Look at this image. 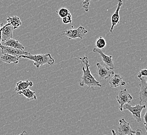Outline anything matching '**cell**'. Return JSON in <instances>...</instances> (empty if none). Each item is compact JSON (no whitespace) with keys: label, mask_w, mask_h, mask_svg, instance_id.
<instances>
[{"label":"cell","mask_w":147,"mask_h":135,"mask_svg":"<svg viewBox=\"0 0 147 135\" xmlns=\"http://www.w3.org/2000/svg\"><path fill=\"white\" fill-rule=\"evenodd\" d=\"M1 25H2V24H1V23H0V30H1V29H2V27H1Z\"/></svg>","instance_id":"28"},{"label":"cell","mask_w":147,"mask_h":135,"mask_svg":"<svg viewBox=\"0 0 147 135\" xmlns=\"http://www.w3.org/2000/svg\"><path fill=\"white\" fill-rule=\"evenodd\" d=\"M76 59L80 60L85 65V67L82 68V76L79 83V85L80 86H87L93 90L95 87H102L100 82L94 78L91 73L88 57L83 56L77 57Z\"/></svg>","instance_id":"1"},{"label":"cell","mask_w":147,"mask_h":135,"mask_svg":"<svg viewBox=\"0 0 147 135\" xmlns=\"http://www.w3.org/2000/svg\"><path fill=\"white\" fill-rule=\"evenodd\" d=\"M134 135H143V133L142 132V130L140 129H138V130H135V133H134Z\"/></svg>","instance_id":"25"},{"label":"cell","mask_w":147,"mask_h":135,"mask_svg":"<svg viewBox=\"0 0 147 135\" xmlns=\"http://www.w3.org/2000/svg\"><path fill=\"white\" fill-rule=\"evenodd\" d=\"M88 30L82 26H79L77 29H71L62 31L61 35L67 37L69 39H82L85 34L88 33Z\"/></svg>","instance_id":"3"},{"label":"cell","mask_w":147,"mask_h":135,"mask_svg":"<svg viewBox=\"0 0 147 135\" xmlns=\"http://www.w3.org/2000/svg\"><path fill=\"white\" fill-rule=\"evenodd\" d=\"M2 29L0 30V48H1V47L2 46V45L1 44V42H2Z\"/></svg>","instance_id":"26"},{"label":"cell","mask_w":147,"mask_h":135,"mask_svg":"<svg viewBox=\"0 0 147 135\" xmlns=\"http://www.w3.org/2000/svg\"><path fill=\"white\" fill-rule=\"evenodd\" d=\"M6 20L7 23L11 24L14 30L18 28L20 25H22V22L20 19V17L17 16H13L11 17H9Z\"/></svg>","instance_id":"18"},{"label":"cell","mask_w":147,"mask_h":135,"mask_svg":"<svg viewBox=\"0 0 147 135\" xmlns=\"http://www.w3.org/2000/svg\"><path fill=\"white\" fill-rule=\"evenodd\" d=\"M33 85H34L33 82L30 81L29 80L20 81L16 83V86L15 87V90L18 92L19 91L24 90L29 87H32Z\"/></svg>","instance_id":"16"},{"label":"cell","mask_w":147,"mask_h":135,"mask_svg":"<svg viewBox=\"0 0 147 135\" xmlns=\"http://www.w3.org/2000/svg\"><path fill=\"white\" fill-rule=\"evenodd\" d=\"M113 77L109 81V84L111 87H116L123 86L126 85V82L123 80V79L119 74H113Z\"/></svg>","instance_id":"13"},{"label":"cell","mask_w":147,"mask_h":135,"mask_svg":"<svg viewBox=\"0 0 147 135\" xmlns=\"http://www.w3.org/2000/svg\"><path fill=\"white\" fill-rule=\"evenodd\" d=\"M0 58L3 62H5L8 64L11 63L14 64H17L21 58L20 57L14 56L7 53H3L2 54Z\"/></svg>","instance_id":"14"},{"label":"cell","mask_w":147,"mask_h":135,"mask_svg":"<svg viewBox=\"0 0 147 135\" xmlns=\"http://www.w3.org/2000/svg\"><path fill=\"white\" fill-rule=\"evenodd\" d=\"M14 28L13 26L7 23L5 25L2 27V41L4 42L7 39L13 37V34Z\"/></svg>","instance_id":"12"},{"label":"cell","mask_w":147,"mask_h":135,"mask_svg":"<svg viewBox=\"0 0 147 135\" xmlns=\"http://www.w3.org/2000/svg\"><path fill=\"white\" fill-rule=\"evenodd\" d=\"M91 0H82V8L86 12L89 11V6Z\"/></svg>","instance_id":"22"},{"label":"cell","mask_w":147,"mask_h":135,"mask_svg":"<svg viewBox=\"0 0 147 135\" xmlns=\"http://www.w3.org/2000/svg\"><path fill=\"white\" fill-rule=\"evenodd\" d=\"M117 131L119 135H134L135 133V130L131 129L129 123L125 121L123 118H120L119 120Z\"/></svg>","instance_id":"7"},{"label":"cell","mask_w":147,"mask_h":135,"mask_svg":"<svg viewBox=\"0 0 147 135\" xmlns=\"http://www.w3.org/2000/svg\"><path fill=\"white\" fill-rule=\"evenodd\" d=\"M62 22L65 25L71 24V23H72V15H71V13H69L66 16L63 18Z\"/></svg>","instance_id":"21"},{"label":"cell","mask_w":147,"mask_h":135,"mask_svg":"<svg viewBox=\"0 0 147 135\" xmlns=\"http://www.w3.org/2000/svg\"><path fill=\"white\" fill-rule=\"evenodd\" d=\"M146 108V105L145 104H138L132 106L129 104H125L123 107V110H128L131 113L133 118L138 123L142 122L141 114H142V111Z\"/></svg>","instance_id":"4"},{"label":"cell","mask_w":147,"mask_h":135,"mask_svg":"<svg viewBox=\"0 0 147 135\" xmlns=\"http://www.w3.org/2000/svg\"><path fill=\"white\" fill-rule=\"evenodd\" d=\"M142 76H147V68H145L144 69H142L138 73L137 78L138 79H140V78H142Z\"/></svg>","instance_id":"23"},{"label":"cell","mask_w":147,"mask_h":135,"mask_svg":"<svg viewBox=\"0 0 147 135\" xmlns=\"http://www.w3.org/2000/svg\"><path fill=\"white\" fill-rule=\"evenodd\" d=\"M111 132H112V134H113V135H116V132H115V130H111Z\"/></svg>","instance_id":"27"},{"label":"cell","mask_w":147,"mask_h":135,"mask_svg":"<svg viewBox=\"0 0 147 135\" xmlns=\"http://www.w3.org/2000/svg\"><path fill=\"white\" fill-rule=\"evenodd\" d=\"M3 45L7 46L14 47V48H18L22 50H24L25 49V47L18 40L13 39V37L4 41Z\"/></svg>","instance_id":"15"},{"label":"cell","mask_w":147,"mask_h":135,"mask_svg":"<svg viewBox=\"0 0 147 135\" xmlns=\"http://www.w3.org/2000/svg\"><path fill=\"white\" fill-rule=\"evenodd\" d=\"M107 45V42L103 37H99L96 41L95 46L96 47L100 49H103Z\"/></svg>","instance_id":"19"},{"label":"cell","mask_w":147,"mask_h":135,"mask_svg":"<svg viewBox=\"0 0 147 135\" xmlns=\"http://www.w3.org/2000/svg\"><path fill=\"white\" fill-rule=\"evenodd\" d=\"M147 111L146 110V112L144 113V128L146 130V134H147Z\"/></svg>","instance_id":"24"},{"label":"cell","mask_w":147,"mask_h":135,"mask_svg":"<svg viewBox=\"0 0 147 135\" xmlns=\"http://www.w3.org/2000/svg\"><path fill=\"white\" fill-rule=\"evenodd\" d=\"M93 53H98L102 58V61L105 63V65L108 67L109 69H110L112 70H113L114 69V63L113 61V57L112 55L109 56L107 55L103 52H102L101 49H100L96 47H94L93 48Z\"/></svg>","instance_id":"10"},{"label":"cell","mask_w":147,"mask_h":135,"mask_svg":"<svg viewBox=\"0 0 147 135\" xmlns=\"http://www.w3.org/2000/svg\"><path fill=\"white\" fill-rule=\"evenodd\" d=\"M139 87L140 92L139 93V104L146 105L147 102V76H142L140 79Z\"/></svg>","instance_id":"6"},{"label":"cell","mask_w":147,"mask_h":135,"mask_svg":"<svg viewBox=\"0 0 147 135\" xmlns=\"http://www.w3.org/2000/svg\"><path fill=\"white\" fill-rule=\"evenodd\" d=\"M123 5V2L122 0H118L117 1V7H116L115 11L112 14L111 18V27L110 29V32L111 33H113V30L114 27L119 23L120 17H119V13L121 7H122Z\"/></svg>","instance_id":"11"},{"label":"cell","mask_w":147,"mask_h":135,"mask_svg":"<svg viewBox=\"0 0 147 135\" xmlns=\"http://www.w3.org/2000/svg\"><path fill=\"white\" fill-rule=\"evenodd\" d=\"M116 99L118 104H119V110L123 111V107L126 104H129L133 99V97L128 93L126 88L120 89L119 90L118 95L116 97Z\"/></svg>","instance_id":"5"},{"label":"cell","mask_w":147,"mask_h":135,"mask_svg":"<svg viewBox=\"0 0 147 135\" xmlns=\"http://www.w3.org/2000/svg\"><path fill=\"white\" fill-rule=\"evenodd\" d=\"M0 49L1 50L2 54L7 53L14 56L20 57L22 55H28L30 53L28 51L11 47L7 46H4L3 45Z\"/></svg>","instance_id":"9"},{"label":"cell","mask_w":147,"mask_h":135,"mask_svg":"<svg viewBox=\"0 0 147 135\" xmlns=\"http://www.w3.org/2000/svg\"><path fill=\"white\" fill-rule=\"evenodd\" d=\"M20 57L22 58H26L29 59L31 61H33L34 65L36 66L37 69H39L41 66L43 65H52L55 63V60L51 56L50 53L45 54H37V55H32L31 53L28 55H22Z\"/></svg>","instance_id":"2"},{"label":"cell","mask_w":147,"mask_h":135,"mask_svg":"<svg viewBox=\"0 0 147 135\" xmlns=\"http://www.w3.org/2000/svg\"><path fill=\"white\" fill-rule=\"evenodd\" d=\"M57 13L59 16V17L63 18L65 16H66L67 15H68L71 13L68 9L65 7H62L57 11Z\"/></svg>","instance_id":"20"},{"label":"cell","mask_w":147,"mask_h":135,"mask_svg":"<svg viewBox=\"0 0 147 135\" xmlns=\"http://www.w3.org/2000/svg\"><path fill=\"white\" fill-rule=\"evenodd\" d=\"M18 94L23 95L28 101H32V100L37 99L36 92L34 91L31 90L29 88L18 92Z\"/></svg>","instance_id":"17"},{"label":"cell","mask_w":147,"mask_h":135,"mask_svg":"<svg viewBox=\"0 0 147 135\" xmlns=\"http://www.w3.org/2000/svg\"><path fill=\"white\" fill-rule=\"evenodd\" d=\"M96 74L100 79L105 80L114 74L113 70L109 69L105 65L103 66L100 62H96Z\"/></svg>","instance_id":"8"}]
</instances>
